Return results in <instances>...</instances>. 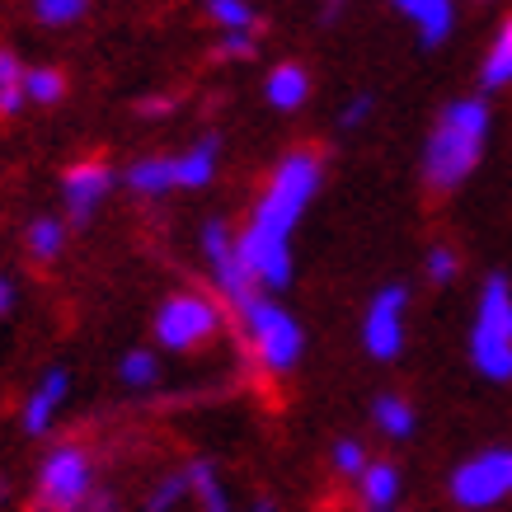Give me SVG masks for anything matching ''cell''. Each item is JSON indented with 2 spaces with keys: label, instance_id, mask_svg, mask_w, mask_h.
<instances>
[{
  "label": "cell",
  "instance_id": "52a82bcc",
  "mask_svg": "<svg viewBox=\"0 0 512 512\" xmlns=\"http://www.w3.org/2000/svg\"><path fill=\"white\" fill-rule=\"evenodd\" d=\"M90 484H94V470H90L85 447L62 442V447L47 451L43 475H38V494H43V503L52 512H76L90 498Z\"/></svg>",
  "mask_w": 512,
  "mask_h": 512
},
{
  "label": "cell",
  "instance_id": "4316f807",
  "mask_svg": "<svg viewBox=\"0 0 512 512\" xmlns=\"http://www.w3.org/2000/svg\"><path fill=\"white\" fill-rule=\"evenodd\" d=\"M423 273H428V282H451L461 273V254L451 245H433L423 254Z\"/></svg>",
  "mask_w": 512,
  "mask_h": 512
},
{
  "label": "cell",
  "instance_id": "d4e9b609",
  "mask_svg": "<svg viewBox=\"0 0 512 512\" xmlns=\"http://www.w3.org/2000/svg\"><path fill=\"white\" fill-rule=\"evenodd\" d=\"M329 466L339 470V475H348V480H357V475L367 470V447H362L357 437H339V442L329 447Z\"/></svg>",
  "mask_w": 512,
  "mask_h": 512
},
{
  "label": "cell",
  "instance_id": "7c38bea8",
  "mask_svg": "<svg viewBox=\"0 0 512 512\" xmlns=\"http://www.w3.org/2000/svg\"><path fill=\"white\" fill-rule=\"evenodd\" d=\"M264 94H268V104L282 109V113L301 109V104L311 99V71H306L301 62H278L264 80Z\"/></svg>",
  "mask_w": 512,
  "mask_h": 512
},
{
  "label": "cell",
  "instance_id": "277c9868",
  "mask_svg": "<svg viewBox=\"0 0 512 512\" xmlns=\"http://www.w3.org/2000/svg\"><path fill=\"white\" fill-rule=\"evenodd\" d=\"M235 315H240L245 339H249V348H254V357H259L264 372L282 376L301 362V353H306V334H301V325H296V315L287 311V306H278L268 292L249 296Z\"/></svg>",
  "mask_w": 512,
  "mask_h": 512
},
{
  "label": "cell",
  "instance_id": "f546056e",
  "mask_svg": "<svg viewBox=\"0 0 512 512\" xmlns=\"http://www.w3.org/2000/svg\"><path fill=\"white\" fill-rule=\"evenodd\" d=\"M372 94H357V99H348V109L339 113V127H357V123H367L372 118Z\"/></svg>",
  "mask_w": 512,
  "mask_h": 512
},
{
  "label": "cell",
  "instance_id": "2e32d148",
  "mask_svg": "<svg viewBox=\"0 0 512 512\" xmlns=\"http://www.w3.org/2000/svg\"><path fill=\"white\" fill-rule=\"evenodd\" d=\"M480 85L484 90H508L512 85V15L489 38V52H484V62H480Z\"/></svg>",
  "mask_w": 512,
  "mask_h": 512
},
{
  "label": "cell",
  "instance_id": "44dd1931",
  "mask_svg": "<svg viewBox=\"0 0 512 512\" xmlns=\"http://www.w3.org/2000/svg\"><path fill=\"white\" fill-rule=\"evenodd\" d=\"M66 245V226L57 217H38L29 226V254L38 259V264H47V259H57Z\"/></svg>",
  "mask_w": 512,
  "mask_h": 512
},
{
  "label": "cell",
  "instance_id": "ffe728a7",
  "mask_svg": "<svg viewBox=\"0 0 512 512\" xmlns=\"http://www.w3.org/2000/svg\"><path fill=\"white\" fill-rule=\"evenodd\" d=\"M19 104H24V66L10 47H0V118L19 113Z\"/></svg>",
  "mask_w": 512,
  "mask_h": 512
},
{
  "label": "cell",
  "instance_id": "e0dca14e",
  "mask_svg": "<svg viewBox=\"0 0 512 512\" xmlns=\"http://www.w3.org/2000/svg\"><path fill=\"white\" fill-rule=\"evenodd\" d=\"M127 184L146 193V198H160V193H170L174 188V156H146L137 160L132 170H127Z\"/></svg>",
  "mask_w": 512,
  "mask_h": 512
},
{
  "label": "cell",
  "instance_id": "83f0119b",
  "mask_svg": "<svg viewBox=\"0 0 512 512\" xmlns=\"http://www.w3.org/2000/svg\"><path fill=\"white\" fill-rule=\"evenodd\" d=\"M85 15L80 0H38V19L43 24H71V19Z\"/></svg>",
  "mask_w": 512,
  "mask_h": 512
},
{
  "label": "cell",
  "instance_id": "1f68e13d",
  "mask_svg": "<svg viewBox=\"0 0 512 512\" xmlns=\"http://www.w3.org/2000/svg\"><path fill=\"white\" fill-rule=\"evenodd\" d=\"M141 113H146V118H156V113H170V99H146V104H141Z\"/></svg>",
  "mask_w": 512,
  "mask_h": 512
},
{
  "label": "cell",
  "instance_id": "d6986e66",
  "mask_svg": "<svg viewBox=\"0 0 512 512\" xmlns=\"http://www.w3.org/2000/svg\"><path fill=\"white\" fill-rule=\"evenodd\" d=\"M372 423L386 437H409L414 433V404L404 395H376L372 400Z\"/></svg>",
  "mask_w": 512,
  "mask_h": 512
},
{
  "label": "cell",
  "instance_id": "6da1fadb",
  "mask_svg": "<svg viewBox=\"0 0 512 512\" xmlns=\"http://www.w3.org/2000/svg\"><path fill=\"white\" fill-rule=\"evenodd\" d=\"M315 193H320V156L315 151L282 156L249 212L245 231L235 235V254L259 292H278L292 282V231L301 226Z\"/></svg>",
  "mask_w": 512,
  "mask_h": 512
},
{
  "label": "cell",
  "instance_id": "603a6c76",
  "mask_svg": "<svg viewBox=\"0 0 512 512\" xmlns=\"http://www.w3.org/2000/svg\"><path fill=\"white\" fill-rule=\"evenodd\" d=\"M118 376H123V386H132V390L156 386V376H160L156 353H146V348H132V353H123V367H118Z\"/></svg>",
  "mask_w": 512,
  "mask_h": 512
},
{
  "label": "cell",
  "instance_id": "484cf974",
  "mask_svg": "<svg viewBox=\"0 0 512 512\" xmlns=\"http://www.w3.org/2000/svg\"><path fill=\"white\" fill-rule=\"evenodd\" d=\"M184 498H188V475L179 470V475H165V480L151 489V503H146V508L151 512H174Z\"/></svg>",
  "mask_w": 512,
  "mask_h": 512
},
{
  "label": "cell",
  "instance_id": "5bb4252c",
  "mask_svg": "<svg viewBox=\"0 0 512 512\" xmlns=\"http://www.w3.org/2000/svg\"><path fill=\"white\" fill-rule=\"evenodd\" d=\"M66 386H71V376H66L62 367H52V372L38 381V390H33L29 404H24V428H29V433H47L52 414H57L66 400Z\"/></svg>",
  "mask_w": 512,
  "mask_h": 512
},
{
  "label": "cell",
  "instance_id": "4fadbf2b",
  "mask_svg": "<svg viewBox=\"0 0 512 512\" xmlns=\"http://www.w3.org/2000/svg\"><path fill=\"white\" fill-rule=\"evenodd\" d=\"M400 498V470L390 461H367V470L357 475V503L367 512H390Z\"/></svg>",
  "mask_w": 512,
  "mask_h": 512
},
{
  "label": "cell",
  "instance_id": "8fae6325",
  "mask_svg": "<svg viewBox=\"0 0 512 512\" xmlns=\"http://www.w3.org/2000/svg\"><path fill=\"white\" fill-rule=\"evenodd\" d=\"M395 15L414 24L423 47H442L451 38V29H456V5L451 0H400Z\"/></svg>",
  "mask_w": 512,
  "mask_h": 512
},
{
  "label": "cell",
  "instance_id": "f1b7e54d",
  "mask_svg": "<svg viewBox=\"0 0 512 512\" xmlns=\"http://www.w3.org/2000/svg\"><path fill=\"white\" fill-rule=\"evenodd\" d=\"M254 47H259V29L221 33V57H254Z\"/></svg>",
  "mask_w": 512,
  "mask_h": 512
},
{
  "label": "cell",
  "instance_id": "d6a6232c",
  "mask_svg": "<svg viewBox=\"0 0 512 512\" xmlns=\"http://www.w3.org/2000/svg\"><path fill=\"white\" fill-rule=\"evenodd\" d=\"M249 512H278V503H273V498H254V503H249Z\"/></svg>",
  "mask_w": 512,
  "mask_h": 512
},
{
  "label": "cell",
  "instance_id": "5b68a950",
  "mask_svg": "<svg viewBox=\"0 0 512 512\" xmlns=\"http://www.w3.org/2000/svg\"><path fill=\"white\" fill-rule=\"evenodd\" d=\"M217 329H221V306L202 292H174L170 301H160L156 311V339L170 353H188L198 343L217 339Z\"/></svg>",
  "mask_w": 512,
  "mask_h": 512
},
{
  "label": "cell",
  "instance_id": "4dcf8cb0",
  "mask_svg": "<svg viewBox=\"0 0 512 512\" xmlns=\"http://www.w3.org/2000/svg\"><path fill=\"white\" fill-rule=\"evenodd\" d=\"M10 306H15V287L10 278H0V315H10Z\"/></svg>",
  "mask_w": 512,
  "mask_h": 512
},
{
  "label": "cell",
  "instance_id": "ac0fdd59",
  "mask_svg": "<svg viewBox=\"0 0 512 512\" xmlns=\"http://www.w3.org/2000/svg\"><path fill=\"white\" fill-rule=\"evenodd\" d=\"M184 475H188V494L198 498L202 512H231V498H226V489H221L212 461H193Z\"/></svg>",
  "mask_w": 512,
  "mask_h": 512
},
{
  "label": "cell",
  "instance_id": "30bf717a",
  "mask_svg": "<svg viewBox=\"0 0 512 512\" xmlns=\"http://www.w3.org/2000/svg\"><path fill=\"white\" fill-rule=\"evenodd\" d=\"M113 188V170L104 165V160H80V165H71L62 179V198L66 207H71V217L85 221L104 202V193Z\"/></svg>",
  "mask_w": 512,
  "mask_h": 512
},
{
  "label": "cell",
  "instance_id": "7a4b0ae2",
  "mask_svg": "<svg viewBox=\"0 0 512 512\" xmlns=\"http://www.w3.org/2000/svg\"><path fill=\"white\" fill-rule=\"evenodd\" d=\"M489 141V104L484 99H451L447 109L437 113L433 132L423 141V179L437 193L461 188L475 174Z\"/></svg>",
  "mask_w": 512,
  "mask_h": 512
},
{
  "label": "cell",
  "instance_id": "8992f818",
  "mask_svg": "<svg viewBox=\"0 0 512 512\" xmlns=\"http://www.w3.org/2000/svg\"><path fill=\"white\" fill-rule=\"evenodd\" d=\"M451 498L466 512L494 508L512 494V447H489L480 456H466L461 466L451 470Z\"/></svg>",
  "mask_w": 512,
  "mask_h": 512
},
{
  "label": "cell",
  "instance_id": "cb8c5ba5",
  "mask_svg": "<svg viewBox=\"0 0 512 512\" xmlns=\"http://www.w3.org/2000/svg\"><path fill=\"white\" fill-rule=\"evenodd\" d=\"M207 15H212V24H221V33L259 29V19H254V10H249L245 0H212V5H207Z\"/></svg>",
  "mask_w": 512,
  "mask_h": 512
},
{
  "label": "cell",
  "instance_id": "7402d4cb",
  "mask_svg": "<svg viewBox=\"0 0 512 512\" xmlns=\"http://www.w3.org/2000/svg\"><path fill=\"white\" fill-rule=\"evenodd\" d=\"M62 94H66V76L57 66H33V71H24V99H33V104H57Z\"/></svg>",
  "mask_w": 512,
  "mask_h": 512
},
{
  "label": "cell",
  "instance_id": "9a60e30c",
  "mask_svg": "<svg viewBox=\"0 0 512 512\" xmlns=\"http://www.w3.org/2000/svg\"><path fill=\"white\" fill-rule=\"evenodd\" d=\"M217 156H221V141L217 137L193 141L184 156H174V188H202V184H212V174H217Z\"/></svg>",
  "mask_w": 512,
  "mask_h": 512
},
{
  "label": "cell",
  "instance_id": "9c48e42d",
  "mask_svg": "<svg viewBox=\"0 0 512 512\" xmlns=\"http://www.w3.org/2000/svg\"><path fill=\"white\" fill-rule=\"evenodd\" d=\"M202 254H207V268H212V278H217V292L231 301L235 311L245 306L249 296H259V287L249 282L245 264H240V254H235V235L226 221H207V226H202Z\"/></svg>",
  "mask_w": 512,
  "mask_h": 512
},
{
  "label": "cell",
  "instance_id": "3957f363",
  "mask_svg": "<svg viewBox=\"0 0 512 512\" xmlns=\"http://www.w3.org/2000/svg\"><path fill=\"white\" fill-rule=\"evenodd\" d=\"M470 362L489 381H512V287L503 273L484 278L470 320Z\"/></svg>",
  "mask_w": 512,
  "mask_h": 512
},
{
  "label": "cell",
  "instance_id": "836d02e7",
  "mask_svg": "<svg viewBox=\"0 0 512 512\" xmlns=\"http://www.w3.org/2000/svg\"><path fill=\"white\" fill-rule=\"evenodd\" d=\"M90 512H113V508H109V503H94V508H90Z\"/></svg>",
  "mask_w": 512,
  "mask_h": 512
},
{
  "label": "cell",
  "instance_id": "ba28073f",
  "mask_svg": "<svg viewBox=\"0 0 512 512\" xmlns=\"http://www.w3.org/2000/svg\"><path fill=\"white\" fill-rule=\"evenodd\" d=\"M409 292L404 287H381V292L367 301V315H362V348L376 357V362H390V357L404 353V329H409Z\"/></svg>",
  "mask_w": 512,
  "mask_h": 512
}]
</instances>
